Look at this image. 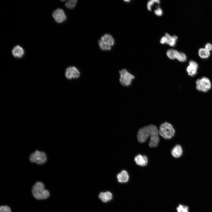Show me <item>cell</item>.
Listing matches in <instances>:
<instances>
[{
  "label": "cell",
  "instance_id": "obj_1",
  "mask_svg": "<svg viewBox=\"0 0 212 212\" xmlns=\"http://www.w3.org/2000/svg\"><path fill=\"white\" fill-rule=\"evenodd\" d=\"M159 131L157 127L153 125H150L140 128L137 134V138L140 143L145 142L149 137L158 135Z\"/></svg>",
  "mask_w": 212,
  "mask_h": 212
},
{
  "label": "cell",
  "instance_id": "obj_2",
  "mask_svg": "<svg viewBox=\"0 0 212 212\" xmlns=\"http://www.w3.org/2000/svg\"><path fill=\"white\" fill-rule=\"evenodd\" d=\"M33 196L38 200H44L49 196V191L45 189L43 183L40 181L37 182L34 185L32 189Z\"/></svg>",
  "mask_w": 212,
  "mask_h": 212
},
{
  "label": "cell",
  "instance_id": "obj_3",
  "mask_svg": "<svg viewBox=\"0 0 212 212\" xmlns=\"http://www.w3.org/2000/svg\"><path fill=\"white\" fill-rule=\"evenodd\" d=\"M159 132L160 135L166 139H170L174 136L175 131L173 125L168 122H165L160 126Z\"/></svg>",
  "mask_w": 212,
  "mask_h": 212
},
{
  "label": "cell",
  "instance_id": "obj_4",
  "mask_svg": "<svg viewBox=\"0 0 212 212\" xmlns=\"http://www.w3.org/2000/svg\"><path fill=\"white\" fill-rule=\"evenodd\" d=\"M47 158V155L44 152L37 150L31 154L29 159L32 163L42 165L46 162Z\"/></svg>",
  "mask_w": 212,
  "mask_h": 212
},
{
  "label": "cell",
  "instance_id": "obj_5",
  "mask_svg": "<svg viewBox=\"0 0 212 212\" xmlns=\"http://www.w3.org/2000/svg\"><path fill=\"white\" fill-rule=\"evenodd\" d=\"M119 81L120 84L124 86L127 87L130 85L132 80L135 78L134 76L129 72L126 69L119 71Z\"/></svg>",
  "mask_w": 212,
  "mask_h": 212
},
{
  "label": "cell",
  "instance_id": "obj_6",
  "mask_svg": "<svg viewBox=\"0 0 212 212\" xmlns=\"http://www.w3.org/2000/svg\"><path fill=\"white\" fill-rule=\"evenodd\" d=\"M196 88L198 91L206 92L211 88V84L210 80L206 77H203L196 80Z\"/></svg>",
  "mask_w": 212,
  "mask_h": 212
},
{
  "label": "cell",
  "instance_id": "obj_7",
  "mask_svg": "<svg viewBox=\"0 0 212 212\" xmlns=\"http://www.w3.org/2000/svg\"><path fill=\"white\" fill-rule=\"evenodd\" d=\"M167 57L171 59H177L181 62L186 61L187 57L183 52H180L173 49H170L167 50L166 52Z\"/></svg>",
  "mask_w": 212,
  "mask_h": 212
},
{
  "label": "cell",
  "instance_id": "obj_8",
  "mask_svg": "<svg viewBox=\"0 0 212 212\" xmlns=\"http://www.w3.org/2000/svg\"><path fill=\"white\" fill-rule=\"evenodd\" d=\"M178 37L175 35H171L168 33H165L164 36L160 40V43L163 44H167L170 47H174L176 44Z\"/></svg>",
  "mask_w": 212,
  "mask_h": 212
},
{
  "label": "cell",
  "instance_id": "obj_9",
  "mask_svg": "<svg viewBox=\"0 0 212 212\" xmlns=\"http://www.w3.org/2000/svg\"><path fill=\"white\" fill-rule=\"evenodd\" d=\"M65 76L68 79H77L80 75V73L78 69L74 66L69 67L66 70Z\"/></svg>",
  "mask_w": 212,
  "mask_h": 212
},
{
  "label": "cell",
  "instance_id": "obj_10",
  "mask_svg": "<svg viewBox=\"0 0 212 212\" xmlns=\"http://www.w3.org/2000/svg\"><path fill=\"white\" fill-rule=\"evenodd\" d=\"M52 16L56 22L61 23L64 21L66 16L64 11L61 9H58L52 13Z\"/></svg>",
  "mask_w": 212,
  "mask_h": 212
},
{
  "label": "cell",
  "instance_id": "obj_11",
  "mask_svg": "<svg viewBox=\"0 0 212 212\" xmlns=\"http://www.w3.org/2000/svg\"><path fill=\"white\" fill-rule=\"evenodd\" d=\"M198 68V63L195 61L191 60L186 68V71L188 74L191 77L195 75L197 73Z\"/></svg>",
  "mask_w": 212,
  "mask_h": 212
},
{
  "label": "cell",
  "instance_id": "obj_12",
  "mask_svg": "<svg viewBox=\"0 0 212 212\" xmlns=\"http://www.w3.org/2000/svg\"><path fill=\"white\" fill-rule=\"evenodd\" d=\"M135 161L138 165L141 166L146 165L148 163V158L145 155L138 154L134 158Z\"/></svg>",
  "mask_w": 212,
  "mask_h": 212
},
{
  "label": "cell",
  "instance_id": "obj_13",
  "mask_svg": "<svg viewBox=\"0 0 212 212\" xmlns=\"http://www.w3.org/2000/svg\"><path fill=\"white\" fill-rule=\"evenodd\" d=\"M183 153V150L181 146L179 144L175 146L171 150L172 156L175 158L180 157Z\"/></svg>",
  "mask_w": 212,
  "mask_h": 212
},
{
  "label": "cell",
  "instance_id": "obj_14",
  "mask_svg": "<svg viewBox=\"0 0 212 212\" xmlns=\"http://www.w3.org/2000/svg\"><path fill=\"white\" fill-rule=\"evenodd\" d=\"M129 175L127 172L125 170H122L117 176L118 182L125 183L127 182L129 179Z\"/></svg>",
  "mask_w": 212,
  "mask_h": 212
},
{
  "label": "cell",
  "instance_id": "obj_15",
  "mask_svg": "<svg viewBox=\"0 0 212 212\" xmlns=\"http://www.w3.org/2000/svg\"><path fill=\"white\" fill-rule=\"evenodd\" d=\"M99 197L103 202L106 203L112 199V195L111 192L108 191L102 192L99 194Z\"/></svg>",
  "mask_w": 212,
  "mask_h": 212
},
{
  "label": "cell",
  "instance_id": "obj_16",
  "mask_svg": "<svg viewBox=\"0 0 212 212\" xmlns=\"http://www.w3.org/2000/svg\"><path fill=\"white\" fill-rule=\"evenodd\" d=\"M13 55L16 57L20 58L24 54V51L22 47L19 45L15 47L12 51Z\"/></svg>",
  "mask_w": 212,
  "mask_h": 212
},
{
  "label": "cell",
  "instance_id": "obj_17",
  "mask_svg": "<svg viewBox=\"0 0 212 212\" xmlns=\"http://www.w3.org/2000/svg\"><path fill=\"white\" fill-rule=\"evenodd\" d=\"M101 39L103 41L110 46H113L115 43L113 37L109 34H104L101 37Z\"/></svg>",
  "mask_w": 212,
  "mask_h": 212
},
{
  "label": "cell",
  "instance_id": "obj_18",
  "mask_svg": "<svg viewBox=\"0 0 212 212\" xmlns=\"http://www.w3.org/2000/svg\"><path fill=\"white\" fill-rule=\"evenodd\" d=\"M159 141V138L158 135H153L150 137L149 143V146L151 148L156 147Z\"/></svg>",
  "mask_w": 212,
  "mask_h": 212
},
{
  "label": "cell",
  "instance_id": "obj_19",
  "mask_svg": "<svg viewBox=\"0 0 212 212\" xmlns=\"http://www.w3.org/2000/svg\"><path fill=\"white\" fill-rule=\"evenodd\" d=\"M198 55L202 58H207L209 56L210 52L204 48H201L198 50Z\"/></svg>",
  "mask_w": 212,
  "mask_h": 212
},
{
  "label": "cell",
  "instance_id": "obj_20",
  "mask_svg": "<svg viewBox=\"0 0 212 212\" xmlns=\"http://www.w3.org/2000/svg\"><path fill=\"white\" fill-rule=\"evenodd\" d=\"M98 43L100 49L103 50H108L111 49L110 46L104 42L101 39L99 40Z\"/></svg>",
  "mask_w": 212,
  "mask_h": 212
},
{
  "label": "cell",
  "instance_id": "obj_21",
  "mask_svg": "<svg viewBox=\"0 0 212 212\" xmlns=\"http://www.w3.org/2000/svg\"><path fill=\"white\" fill-rule=\"evenodd\" d=\"M177 212H189V207L186 205L179 204L176 208Z\"/></svg>",
  "mask_w": 212,
  "mask_h": 212
},
{
  "label": "cell",
  "instance_id": "obj_22",
  "mask_svg": "<svg viewBox=\"0 0 212 212\" xmlns=\"http://www.w3.org/2000/svg\"><path fill=\"white\" fill-rule=\"evenodd\" d=\"M160 1L159 0H150L147 3V8L149 11H151L152 7L154 4H159Z\"/></svg>",
  "mask_w": 212,
  "mask_h": 212
},
{
  "label": "cell",
  "instance_id": "obj_23",
  "mask_svg": "<svg viewBox=\"0 0 212 212\" xmlns=\"http://www.w3.org/2000/svg\"><path fill=\"white\" fill-rule=\"evenodd\" d=\"M77 2V0H68L66 3L65 6L68 9H73L75 6Z\"/></svg>",
  "mask_w": 212,
  "mask_h": 212
},
{
  "label": "cell",
  "instance_id": "obj_24",
  "mask_svg": "<svg viewBox=\"0 0 212 212\" xmlns=\"http://www.w3.org/2000/svg\"><path fill=\"white\" fill-rule=\"evenodd\" d=\"M0 212H11V210L7 206H1L0 207Z\"/></svg>",
  "mask_w": 212,
  "mask_h": 212
},
{
  "label": "cell",
  "instance_id": "obj_25",
  "mask_svg": "<svg viewBox=\"0 0 212 212\" xmlns=\"http://www.w3.org/2000/svg\"><path fill=\"white\" fill-rule=\"evenodd\" d=\"M154 13L157 16H161L163 14V11L160 7H158L155 10Z\"/></svg>",
  "mask_w": 212,
  "mask_h": 212
},
{
  "label": "cell",
  "instance_id": "obj_26",
  "mask_svg": "<svg viewBox=\"0 0 212 212\" xmlns=\"http://www.w3.org/2000/svg\"><path fill=\"white\" fill-rule=\"evenodd\" d=\"M204 48L210 52L212 50V44L210 43H207L205 44Z\"/></svg>",
  "mask_w": 212,
  "mask_h": 212
},
{
  "label": "cell",
  "instance_id": "obj_27",
  "mask_svg": "<svg viewBox=\"0 0 212 212\" xmlns=\"http://www.w3.org/2000/svg\"><path fill=\"white\" fill-rule=\"evenodd\" d=\"M124 1H125V2H129V1H130V0H124Z\"/></svg>",
  "mask_w": 212,
  "mask_h": 212
}]
</instances>
